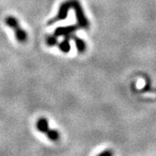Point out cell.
Returning a JSON list of instances; mask_svg holds the SVG:
<instances>
[{
	"label": "cell",
	"mask_w": 156,
	"mask_h": 156,
	"mask_svg": "<svg viewBox=\"0 0 156 156\" xmlns=\"http://www.w3.org/2000/svg\"><path fill=\"white\" fill-rule=\"evenodd\" d=\"M5 23L7 27L11 29L14 32L15 37L18 43L24 44L28 40V33L21 27L19 21L14 16H7L5 18Z\"/></svg>",
	"instance_id": "1"
},
{
	"label": "cell",
	"mask_w": 156,
	"mask_h": 156,
	"mask_svg": "<svg viewBox=\"0 0 156 156\" xmlns=\"http://www.w3.org/2000/svg\"><path fill=\"white\" fill-rule=\"evenodd\" d=\"M36 128L40 133L45 134V136L52 141H56L60 139V134L55 129H50L48 120L44 117L37 119L36 122Z\"/></svg>",
	"instance_id": "2"
},
{
	"label": "cell",
	"mask_w": 156,
	"mask_h": 156,
	"mask_svg": "<svg viewBox=\"0 0 156 156\" xmlns=\"http://www.w3.org/2000/svg\"><path fill=\"white\" fill-rule=\"evenodd\" d=\"M70 8H72V1L71 0L65 1L63 3H62L61 5L59 6V8H58L57 14L54 17H52L50 20H49L48 23H47V24L48 25H52L55 23L66 19L68 13H69V11L70 10Z\"/></svg>",
	"instance_id": "3"
},
{
	"label": "cell",
	"mask_w": 156,
	"mask_h": 156,
	"mask_svg": "<svg viewBox=\"0 0 156 156\" xmlns=\"http://www.w3.org/2000/svg\"><path fill=\"white\" fill-rule=\"evenodd\" d=\"M71 1H72V8L75 10L76 17L77 19L78 25L81 28H87L89 24H88V21H87L86 17L84 16L81 5L79 4L77 0H71Z\"/></svg>",
	"instance_id": "4"
},
{
	"label": "cell",
	"mask_w": 156,
	"mask_h": 156,
	"mask_svg": "<svg viewBox=\"0 0 156 156\" xmlns=\"http://www.w3.org/2000/svg\"><path fill=\"white\" fill-rule=\"evenodd\" d=\"M77 30V26L76 25H69V26H62L58 27L55 30L54 35L56 37H68L72 35Z\"/></svg>",
	"instance_id": "5"
},
{
	"label": "cell",
	"mask_w": 156,
	"mask_h": 156,
	"mask_svg": "<svg viewBox=\"0 0 156 156\" xmlns=\"http://www.w3.org/2000/svg\"><path fill=\"white\" fill-rule=\"evenodd\" d=\"M58 48L59 50L62 51L63 53H68L70 50V44H69V38L64 37V40L58 44Z\"/></svg>",
	"instance_id": "6"
},
{
	"label": "cell",
	"mask_w": 156,
	"mask_h": 156,
	"mask_svg": "<svg viewBox=\"0 0 156 156\" xmlns=\"http://www.w3.org/2000/svg\"><path fill=\"white\" fill-rule=\"evenodd\" d=\"M45 43H46V44L48 45L49 47L56 46V45L58 44L57 37H56L55 35H49V36H47L46 38H45Z\"/></svg>",
	"instance_id": "7"
}]
</instances>
